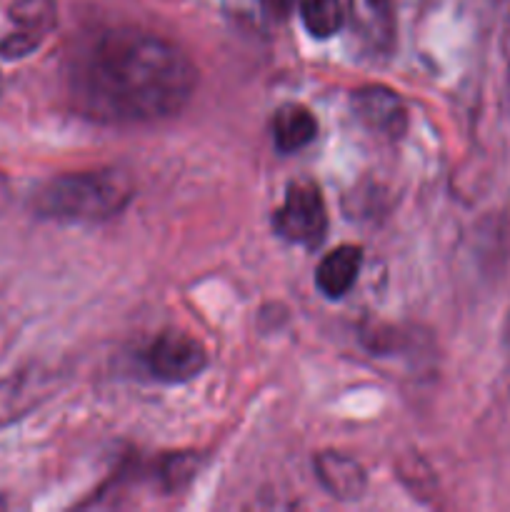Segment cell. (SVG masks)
Segmentation results:
<instances>
[{"label":"cell","mask_w":510,"mask_h":512,"mask_svg":"<svg viewBox=\"0 0 510 512\" xmlns=\"http://www.w3.org/2000/svg\"><path fill=\"white\" fill-rule=\"evenodd\" d=\"M273 230L283 240L303 248H318L328 233V208L313 180H293L285 188V200L273 213Z\"/></svg>","instance_id":"obj_3"},{"label":"cell","mask_w":510,"mask_h":512,"mask_svg":"<svg viewBox=\"0 0 510 512\" xmlns=\"http://www.w3.org/2000/svg\"><path fill=\"white\" fill-rule=\"evenodd\" d=\"M205 365H208L205 348L185 333H163L145 350V368L160 383H188L203 373Z\"/></svg>","instance_id":"obj_5"},{"label":"cell","mask_w":510,"mask_h":512,"mask_svg":"<svg viewBox=\"0 0 510 512\" xmlns=\"http://www.w3.org/2000/svg\"><path fill=\"white\" fill-rule=\"evenodd\" d=\"M58 23L55 0H15L10 30L0 38V58L15 63L33 55Z\"/></svg>","instance_id":"obj_4"},{"label":"cell","mask_w":510,"mask_h":512,"mask_svg":"<svg viewBox=\"0 0 510 512\" xmlns=\"http://www.w3.org/2000/svg\"><path fill=\"white\" fill-rule=\"evenodd\" d=\"M318 135V120L305 105H280L273 115V143L283 155L308 148Z\"/></svg>","instance_id":"obj_10"},{"label":"cell","mask_w":510,"mask_h":512,"mask_svg":"<svg viewBox=\"0 0 510 512\" xmlns=\"http://www.w3.org/2000/svg\"><path fill=\"white\" fill-rule=\"evenodd\" d=\"M363 265V250L358 245H340L330 250L315 270V285L330 300H340L350 293Z\"/></svg>","instance_id":"obj_9"},{"label":"cell","mask_w":510,"mask_h":512,"mask_svg":"<svg viewBox=\"0 0 510 512\" xmlns=\"http://www.w3.org/2000/svg\"><path fill=\"white\" fill-rule=\"evenodd\" d=\"M313 468L318 483L323 485L325 493L333 495L335 500L350 503V500H358L365 495L368 475H365L363 465L355 458H350V455L325 450V453L315 455Z\"/></svg>","instance_id":"obj_7"},{"label":"cell","mask_w":510,"mask_h":512,"mask_svg":"<svg viewBox=\"0 0 510 512\" xmlns=\"http://www.w3.org/2000/svg\"><path fill=\"white\" fill-rule=\"evenodd\" d=\"M195 473H198V458L188 453H180L165 460L163 470H160V478H163L165 488L178 490L183 488L185 483H190Z\"/></svg>","instance_id":"obj_13"},{"label":"cell","mask_w":510,"mask_h":512,"mask_svg":"<svg viewBox=\"0 0 510 512\" xmlns=\"http://www.w3.org/2000/svg\"><path fill=\"white\" fill-rule=\"evenodd\" d=\"M260 8H263L265 18L270 20H285L295 8V0H260Z\"/></svg>","instance_id":"obj_14"},{"label":"cell","mask_w":510,"mask_h":512,"mask_svg":"<svg viewBox=\"0 0 510 512\" xmlns=\"http://www.w3.org/2000/svg\"><path fill=\"white\" fill-rule=\"evenodd\" d=\"M45 390V373L20 370L8 380H0V425L10 423L38 403V393Z\"/></svg>","instance_id":"obj_11"},{"label":"cell","mask_w":510,"mask_h":512,"mask_svg":"<svg viewBox=\"0 0 510 512\" xmlns=\"http://www.w3.org/2000/svg\"><path fill=\"white\" fill-rule=\"evenodd\" d=\"M135 185L118 168L55 175L33 193L30 208L38 218L53 223H105L128 208Z\"/></svg>","instance_id":"obj_2"},{"label":"cell","mask_w":510,"mask_h":512,"mask_svg":"<svg viewBox=\"0 0 510 512\" xmlns=\"http://www.w3.org/2000/svg\"><path fill=\"white\" fill-rule=\"evenodd\" d=\"M350 108L358 123L378 138L398 140L408 125L403 98L388 85H365V88L353 90Z\"/></svg>","instance_id":"obj_6"},{"label":"cell","mask_w":510,"mask_h":512,"mask_svg":"<svg viewBox=\"0 0 510 512\" xmlns=\"http://www.w3.org/2000/svg\"><path fill=\"white\" fill-rule=\"evenodd\" d=\"M300 20L315 40H328L345 25L343 0H303Z\"/></svg>","instance_id":"obj_12"},{"label":"cell","mask_w":510,"mask_h":512,"mask_svg":"<svg viewBox=\"0 0 510 512\" xmlns=\"http://www.w3.org/2000/svg\"><path fill=\"white\" fill-rule=\"evenodd\" d=\"M68 85L75 110L95 123H158L190 103L198 70L160 35L110 30L75 55Z\"/></svg>","instance_id":"obj_1"},{"label":"cell","mask_w":510,"mask_h":512,"mask_svg":"<svg viewBox=\"0 0 510 512\" xmlns=\"http://www.w3.org/2000/svg\"><path fill=\"white\" fill-rule=\"evenodd\" d=\"M355 33L375 53H388L395 40L393 0H350Z\"/></svg>","instance_id":"obj_8"},{"label":"cell","mask_w":510,"mask_h":512,"mask_svg":"<svg viewBox=\"0 0 510 512\" xmlns=\"http://www.w3.org/2000/svg\"><path fill=\"white\" fill-rule=\"evenodd\" d=\"M5 198H8V183H5L3 173H0V205L5 203Z\"/></svg>","instance_id":"obj_15"}]
</instances>
